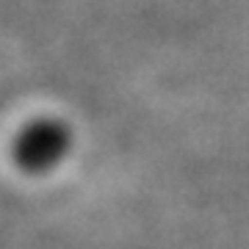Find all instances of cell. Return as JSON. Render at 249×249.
Wrapping results in <instances>:
<instances>
[{
	"label": "cell",
	"mask_w": 249,
	"mask_h": 249,
	"mask_svg": "<svg viewBox=\"0 0 249 249\" xmlns=\"http://www.w3.org/2000/svg\"><path fill=\"white\" fill-rule=\"evenodd\" d=\"M78 147V133L67 116L36 114L9 139V163L31 180H42L67 166Z\"/></svg>",
	"instance_id": "1"
}]
</instances>
